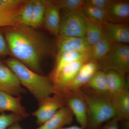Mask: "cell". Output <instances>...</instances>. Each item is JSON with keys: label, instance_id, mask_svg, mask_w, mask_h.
I'll return each mask as SVG.
<instances>
[{"label": "cell", "instance_id": "cell-26", "mask_svg": "<svg viewBox=\"0 0 129 129\" xmlns=\"http://www.w3.org/2000/svg\"><path fill=\"white\" fill-rule=\"evenodd\" d=\"M34 3V0H26L19 13V24L30 27Z\"/></svg>", "mask_w": 129, "mask_h": 129}, {"label": "cell", "instance_id": "cell-2", "mask_svg": "<svg viewBox=\"0 0 129 129\" xmlns=\"http://www.w3.org/2000/svg\"><path fill=\"white\" fill-rule=\"evenodd\" d=\"M4 63L11 70L21 85L25 87L39 103L53 94V84L49 77L32 71L13 57H9Z\"/></svg>", "mask_w": 129, "mask_h": 129}, {"label": "cell", "instance_id": "cell-8", "mask_svg": "<svg viewBox=\"0 0 129 129\" xmlns=\"http://www.w3.org/2000/svg\"><path fill=\"white\" fill-rule=\"evenodd\" d=\"M87 62L77 60L64 66L53 83V94L63 95L66 89L78 73L81 67Z\"/></svg>", "mask_w": 129, "mask_h": 129}, {"label": "cell", "instance_id": "cell-27", "mask_svg": "<svg viewBox=\"0 0 129 129\" xmlns=\"http://www.w3.org/2000/svg\"><path fill=\"white\" fill-rule=\"evenodd\" d=\"M54 1L60 9L64 11L82 10L85 4L84 0H58Z\"/></svg>", "mask_w": 129, "mask_h": 129}, {"label": "cell", "instance_id": "cell-19", "mask_svg": "<svg viewBox=\"0 0 129 129\" xmlns=\"http://www.w3.org/2000/svg\"><path fill=\"white\" fill-rule=\"evenodd\" d=\"M113 104L120 120L129 119V91L126 88L117 94L111 95Z\"/></svg>", "mask_w": 129, "mask_h": 129}, {"label": "cell", "instance_id": "cell-24", "mask_svg": "<svg viewBox=\"0 0 129 129\" xmlns=\"http://www.w3.org/2000/svg\"><path fill=\"white\" fill-rule=\"evenodd\" d=\"M48 1L34 0L30 25L31 27L36 29L43 24L46 8Z\"/></svg>", "mask_w": 129, "mask_h": 129}, {"label": "cell", "instance_id": "cell-31", "mask_svg": "<svg viewBox=\"0 0 129 129\" xmlns=\"http://www.w3.org/2000/svg\"><path fill=\"white\" fill-rule=\"evenodd\" d=\"M120 120L119 118L116 116L109 121L108 123L101 129H120L118 125Z\"/></svg>", "mask_w": 129, "mask_h": 129}, {"label": "cell", "instance_id": "cell-22", "mask_svg": "<svg viewBox=\"0 0 129 129\" xmlns=\"http://www.w3.org/2000/svg\"><path fill=\"white\" fill-rule=\"evenodd\" d=\"M104 37L102 25L92 22L86 17L85 37L90 45L92 46Z\"/></svg>", "mask_w": 129, "mask_h": 129}, {"label": "cell", "instance_id": "cell-21", "mask_svg": "<svg viewBox=\"0 0 129 129\" xmlns=\"http://www.w3.org/2000/svg\"><path fill=\"white\" fill-rule=\"evenodd\" d=\"M113 42L104 37L91 47L90 60L99 61L107 54L111 49Z\"/></svg>", "mask_w": 129, "mask_h": 129}, {"label": "cell", "instance_id": "cell-5", "mask_svg": "<svg viewBox=\"0 0 129 129\" xmlns=\"http://www.w3.org/2000/svg\"><path fill=\"white\" fill-rule=\"evenodd\" d=\"M86 18L82 10L64 11L58 36L85 37Z\"/></svg>", "mask_w": 129, "mask_h": 129}, {"label": "cell", "instance_id": "cell-11", "mask_svg": "<svg viewBox=\"0 0 129 129\" xmlns=\"http://www.w3.org/2000/svg\"><path fill=\"white\" fill-rule=\"evenodd\" d=\"M90 51H88L65 52L57 55L55 64L48 76L53 84L59 72L65 65L77 60H84L88 62L90 60Z\"/></svg>", "mask_w": 129, "mask_h": 129}, {"label": "cell", "instance_id": "cell-10", "mask_svg": "<svg viewBox=\"0 0 129 129\" xmlns=\"http://www.w3.org/2000/svg\"><path fill=\"white\" fill-rule=\"evenodd\" d=\"M0 91L16 96L26 93L11 70L0 61Z\"/></svg>", "mask_w": 129, "mask_h": 129}, {"label": "cell", "instance_id": "cell-1", "mask_svg": "<svg viewBox=\"0 0 129 129\" xmlns=\"http://www.w3.org/2000/svg\"><path fill=\"white\" fill-rule=\"evenodd\" d=\"M1 30L6 40L10 55L41 74L42 61L52 50L47 38L35 28L21 24Z\"/></svg>", "mask_w": 129, "mask_h": 129}, {"label": "cell", "instance_id": "cell-32", "mask_svg": "<svg viewBox=\"0 0 129 129\" xmlns=\"http://www.w3.org/2000/svg\"><path fill=\"white\" fill-rule=\"evenodd\" d=\"M7 129H23L21 127V125L18 124V123H16L8 127Z\"/></svg>", "mask_w": 129, "mask_h": 129}, {"label": "cell", "instance_id": "cell-33", "mask_svg": "<svg viewBox=\"0 0 129 129\" xmlns=\"http://www.w3.org/2000/svg\"><path fill=\"white\" fill-rule=\"evenodd\" d=\"M59 129H85L83 128L80 126H77L76 125L69 126L68 127H63Z\"/></svg>", "mask_w": 129, "mask_h": 129}, {"label": "cell", "instance_id": "cell-17", "mask_svg": "<svg viewBox=\"0 0 129 129\" xmlns=\"http://www.w3.org/2000/svg\"><path fill=\"white\" fill-rule=\"evenodd\" d=\"M22 98L21 96L14 97L0 91V114L5 111H11L23 118L27 117L29 114L26 112L25 107L21 104Z\"/></svg>", "mask_w": 129, "mask_h": 129}, {"label": "cell", "instance_id": "cell-15", "mask_svg": "<svg viewBox=\"0 0 129 129\" xmlns=\"http://www.w3.org/2000/svg\"><path fill=\"white\" fill-rule=\"evenodd\" d=\"M107 22L128 24L129 19L128 1H112L106 11Z\"/></svg>", "mask_w": 129, "mask_h": 129}, {"label": "cell", "instance_id": "cell-30", "mask_svg": "<svg viewBox=\"0 0 129 129\" xmlns=\"http://www.w3.org/2000/svg\"><path fill=\"white\" fill-rule=\"evenodd\" d=\"M11 55L6 40L2 31L0 29V57Z\"/></svg>", "mask_w": 129, "mask_h": 129}, {"label": "cell", "instance_id": "cell-12", "mask_svg": "<svg viewBox=\"0 0 129 129\" xmlns=\"http://www.w3.org/2000/svg\"><path fill=\"white\" fill-rule=\"evenodd\" d=\"M99 69L98 63L95 61L90 60L84 63L75 78L67 87L63 95L69 91L80 90L82 86L86 84Z\"/></svg>", "mask_w": 129, "mask_h": 129}, {"label": "cell", "instance_id": "cell-28", "mask_svg": "<svg viewBox=\"0 0 129 129\" xmlns=\"http://www.w3.org/2000/svg\"><path fill=\"white\" fill-rule=\"evenodd\" d=\"M23 118L17 114H0V129H7L12 125L19 123Z\"/></svg>", "mask_w": 129, "mask_h": 129}, {"label": "cell", "instance_id": "cell-13", "mask_svg": "<svg viewBox=\"0 0 129 129\" xmlns=\"http://www.w3.org/2000/svg\"><path fill=\"white\" fill-rule=\"evenodd\" d=\"M91 46L86 38L68 36H58L57 55L65 52L88 51Z\"/></svg>", "mask_w": 129, "mask_h": 129}, {"label": "cell", "instance_id": "cell-14", "mask_svg": "<svg viewBox=\"0 0 129 129\" xmlns=\"http://www.w3.org/2000/svg\"><path fill=\"white\" fill-rule=\"evenodd\" d=\"M104 37L113 43L128 44L129 42V27L128 24L107 22L102 25Z\"/></svg>", "mask_w": 129, "mask_h": 129}, {"label": "cell", "instance_id": "cell-9", "mask_svg": "<svg viewBox=\"0 0 129 129\" xmlns=\"http://www.w3.org/2000/svg\"><path fill=\"white\" fill-rule=\"evenodd\" d=\"M26 0H0V28L18 25L19 13Z\"/></svg>", "mask_w": 129, "mask_h": 129}, {"label": "cell", "instance_id": "cell-25", "mask_svg": "<svg viewBox=\"0 0 129 129\" xmlns=\"http://www.w3.org/2000/svg\"><path fill=\"white\" fill-rule=\"evenodd\" d=\"M82 10L86 17L95 23L102 25L107 22V12L103 9L85 3Z\"/></svg>", "mask_w": 129, "mask_h": 129}, {"label": "cell", "instance_id": "cell-3", "mask_svg": "<svg viewBox=\"0 0 129 129\" xmlns=\"http://www.w3.org/2000/svg\"><path fill=\"white\" fill-rule=\"evenodd\" d=\"M81 91L88 111L86 128L98 129L104 122L117 116L109 93L96 92L90 89L88 91Z\"/></svg>", "mask_w": 129, "mask_h": 129}, {"label": "cell", "instance_id": "cell-4", "mask_svg": "<svg viewBox=\"0 0 129 129\" xmlns=\"http://www.w3.org/2000/svg\"><path fill=\"white\" fill-rule=\"evenodd\" d=\"M98 63L101 70L114 71L124 76L129 71V46L113 43L110 51Z\"/></svg>", "mask_w": 129, "mask_h": 129}, {"label": "cell", "instance_id": "cell-20", "mask_svg": "<svg viewBox=\"0 0 129 129\" xmlns=\"http://www.w3.org/2000/svg\"><path fill=\"white\" fill-rule=\"evenodd\" d=\"M105 73L108 92L111 95L115 94L128 88L124 76L114 71L111 70Z\"/></svg>", "mask_w": 129, "mask_h": 129}, {"label": "cell", "instance_id": "cell-29", "mask_svg": "<svg viewBox=\"0 0 129 129\" xmlns=\"http://www.w3.org/2000/svg\"><path fill=\"white\" fill-rule=\"evenodd\" d=\"M85 1L86 4L96 7L106 11L112 0H88Z\"/></svg>", "mask_w": 129, "mask_h": 129}, {"label": "cell", "instance_id": "cell-7", "mask_svg": "<svg viewBox=\"0 0 129 129\" xmlns=\"http://www.w3.org/2000/svg\"><path fill=\"white\" fill-rule=\"evenodd\" d=\"M62 96L65 99L66 106L73 113L80 127L86 129L88 122V111L80 90L69 91Z\"/></svg>", "mask_w": 129, "mask_h": 129}, {"label": "cell", "instance_id": "cell-6", "mask_svg": "<svg viewBox=\"0 0 129 129\" xmlns=\"http://www.w3.org/2000/svg\"><path fill=\"white\" fill-rule=\"evenodd\" d=\"M66 106L64 96L54 94L39 103V108L32 113L36 118V123L40 126L44 124L59 109Z\"/></svg>", "mask_w": 129, "mask_h": 129}, {"label": "cell", "instance_id": "cell-23", "mask_svg": "<svg viewBox=\"0 0 129 129\" xmlns=\"http://www.w3.org/2000/svg\"><path fill=\"white\" fill-rule=\"evenodd\" d=\"M85 85L96 92L109 93L106 73L102 70L97 71Z\"/></svg>", "mask_w": 129, "mask_h": 129}, {"label": "cell", "instance_id": "cell-34", "mask_svg": "<svg viewBox=\"0 0 129 129\" xmlns=\"http://www.w3.org/2000/svg\"><path fill=\"white\" fill-rule=\"evenodd\" d=\"M129 129V128H128V127H127V129Z\"/></svg>", "mask_w": 129, "mask_h": 129}, {"label": "cell", "instance_id": "cell-18", "mask_svg": "<svg viewBox=\"0 0 129 129\" xmlns=\"http://www.w3.org/2000/svg\"><path fill=\"white\" fill-rule=\"evenodd\" d=\"M74 115L67 106L59 109L44 124L36 129H59L71 124Z\"/></svg>", "mask_w": 129, "mask_h": 129}, {"label": "cell", "instance_id": "cell-16", "mask_svg": "<svg viewBox=\"0 0 129 129\" xmlns=\"http://www.w3.org/2000/svg\"><path fill=\"white\" fill-rule=\"evenodd\" d=\"M60 8L54 1H48L46 8L43 23L50 33L57 37L60 31Z\"/></svg>", "mask_w": 129, "mask_h": 129}]
</instances>
